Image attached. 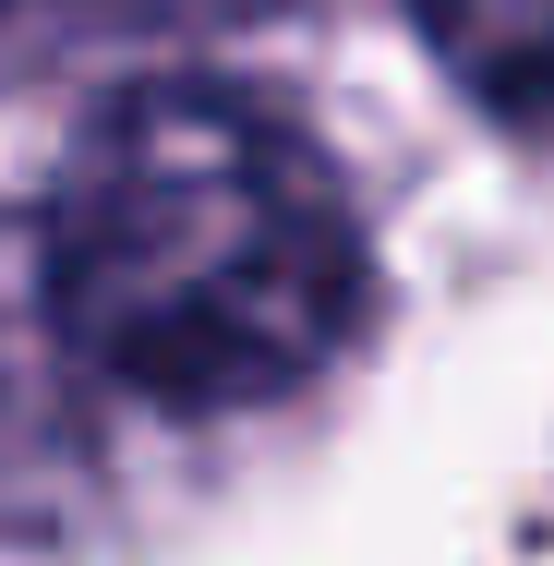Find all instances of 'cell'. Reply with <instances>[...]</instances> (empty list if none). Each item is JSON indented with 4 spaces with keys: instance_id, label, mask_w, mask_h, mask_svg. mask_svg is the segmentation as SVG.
<instances>
[{
    "instance_id": "cell-4",
    "label": "cell",
    "mask_w": 554,
    "mask_h": 566,
    "mask_svg": "<svg viewBox=\"0 0 554 566\" xmlns=\"http://www.w3.org/2000/svg\"><path fill=\"white\" fill-rule=\"evenodd\" d=\"M229 0H0V24H194Z\"/></svg>"
},
{
    "instance_id": "cell-3",
    "label": "cell",
    "mask_w": 554,
    "mask_h": 566,
    "mask_svg": "<svg viewBox=\"0 0 554 566\" xmlns=\"http://www.w3.org/2000/svg\"><path fill=\"white\" fill-rule=\"evenodd\" d=\"M435 73L506 133H554V0H410Z\"/></svg>"
},
{
    "instance_id": "cell-2",
    "label": "cell",
    "mask_w": 554,
    "mask_h": 566,
    "mask_svg": "<svg viewBox=\"0 0 554 566\" xmlns=\"http://www.w3.org/2000/svg\"><path fill=\"white\" fill-rule=\"evenodd\" d=\"M109 482H121V447L97 434L73 361L36 314L24 229L0 218V543H61Z\"/></svg>"
},
{
    "instance_id": "cell-1",
    "label": "cell",
    "mask_w": 554,
    "mask_h": 566,
    "mask_svg": "<svg viewBox=\"0 0 554 566\" xmlns=\"http://www.w3.org/2000/svg\"><path fill=\"white\" fill-rule=\"evenodd\" d=\"M12 229L109 447L314 410L386 302L349 157L278 85L206 61L109 85Z\"/></svg>"
}]
</instances>
